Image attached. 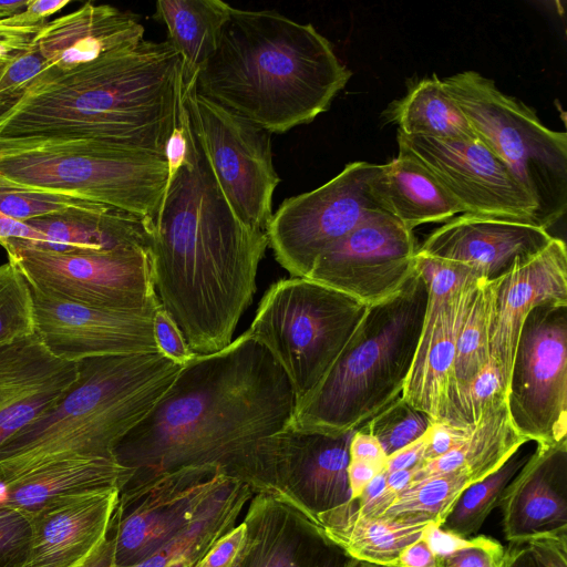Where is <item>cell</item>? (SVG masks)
I'll return each instance as SVG.
<instances>
[{
  "label": "cell",
  "instance_id": "obj_1",
  "mask_svg": "<svg viewBox=\"0 0 567 567\" xmlns=\"http://www.w3.org/2000/svg\"><path fill=\"white\" fill-rule=\"evenodd\" d=\"M295 408L287 374L244 332L225 349L184 364L113 455L132 471L126 484L202 465L219 466L230 476L240 452L286 429Z\"/></svg>",
  "mask_w": 567,
  "mask_h": 567
},
{
  "label": "cell",
  "instance_id": "obj_2",
  "mask_svg": "<svg viewBox=\"0 0 567 567\" xmlns=\"http://www.w3.org/2000/svg\"><path fill=\"white\" fill-rule=\"evenodd\" d=\"M267 247L266 231L234 214L194 140L166 189L150 247L155 295L193 353L233 342Z\"/></svg>",
  "mask_w": 567,
  "mask_h": 567
},
{
  "label": "cell",
  "instance_id": "obj_3",
  "mask_svg": "<svg viewBox=\"0 0 567 567\" xmlns=\"http://www.w3.org/2000/svg\"><path fill=\"white\" fill-rule=\"evenodd\" d=\"M181 97L177 52L144 39L72 69L47 65L0 96V138L92 140L165 156Z\"/></svg>",
  "mask_w": 567,
  "mask_h": 567
},
{
  "label": "cell",
  "instance_id": "obj_4",
  "mask_svg": "<svg viewBox=\"0 0 567 567\" xmlns=\"http://www.w3.org/2000/svg\"><path fill=\"white\" fill-rule=\"evenodd\" d=\"M351 75L312 24L271 10L233 8L195 87L268 133L280 134L329 110Z\"/></svg>",
  "mask_w": 567,
  "mask_h": 567
},
{
  "label": "cell",
  "instance_id": "obj_5",
  "mask_svg": "<svg viewBox=\"0 0 567 567\" xmlns=\"http://www.w3.org/2000/svg\"><path fill=\"white\" fill-rule=\"evenodd\" d=\"M78 367L63 398L0 446V482L62 460L114 457L183 368L159 351L89 358Z\"/></svg>",
  "mask_w": 567,
  "mask_h": 567
},
{
  "label": "cell",
  "instance_id": "obj_6",
  "mask_svg": "<svg viewBox=\"0 0 567 567\" xmlns=\"http://www.w3.org/2000/svg\"><path fill=\"white\" fill-rule=\"evenodd\" d=\"M427 287L416 271L393 297L368 307L360 324L290 427L340 435L361 427L401 396L417 347Z\"/></svg>",
  "mask_w": 567,
  "mask_h": 567
},
{
  "label": "cell",
  "instance_id": "obj_7",
  "mask_svg": "<svg viewBox=\"0 0 567 567\" xmlns=\"http://www.w3.org/2000/svg\"><path fill=\"white\" fill-rule=\"evenodd\" d=\"M165 156L92 140L0 138V188L113 206L154 226L167 185Z\"/></svg>",
  "mask_w": 567,
  "mask_h": 567
},
{
  "label": "cell",
  "instance_id": "obj_8",
  "mask_svg": "<svg viewBox=\"0 0 567 567\" xmlns=\"http://www.w3.org/2000/svg\"><path fill=\"white\" fill-rule=\"evenodd\" d=\"M441 81L475 135L536 203L533 224L548 229L567 210V134L546 127L533 109L475 71Z\"/></svg>",
  "mask_w": 567,
  "mask_h": 567
},
{
  "label": "cell",
  "instance_id": "obj_9",
  "mask_svg": "<svg viewBox=\"0 0 567 567\" xmlns=\"http://www.w3.org/2000/svg\"><path fill=\"white\" fill-rule=\"evenodd\" d=\"M367 310L348 295L292 277L268 289L245 333L281 367L298 406L324 378Z\"/></svg>",
  "mask_w": 567,
  "mask_h": 567
},
{
  "label": "cell",
  "instance_id": "obj_10",
  "mask_svg": "<svg viewBox=\"0 0 567 567\" xmlns=\"http://www.w3.org/2000/svg\"><path fill=\"white\" fill-rule=\"evenodd\" d=\"M182 97L194 140L229 207L245 226L266 231L280 183L270 133L200 95L195 84H182Z\"/></svg>",
  "mask_w": 567,
  "mask_h": 567
},
{
  "label": "cell",
  "instance_id": "obj_11",
  "mask_svg": "<svg viewBox=\"0 0 567 567\" xmlns=\"http://www.w3.org/2000/svg\"><path fill=\"white\" fill-rule=\"evenodd\" d=\"M30 287L48 297L89 307L142 311L155 309L150 250L54 251L20 239L0 240Z\"/></svg>",
  "mask_w": 567,
  "mask_h": 567
},
{
  "label": "cell",
  "instance_id": "obj_12",
  "mask_svg": "<svg viewBox=\"0 0 567 567\" xmlns=\"http://www.w3.org/2000/svg\"><path fill=\"white\" fill-rule=\"evenodd\" d=\"M354 431L331 436L288 425L250 443L245 463L251 491L275 497L318 522L319 515L352 499L348 465Z\"/></svg>",
  "mask_w": 567,
  "mask_h": 567
},
{
  "label": "cell",
  "instance_id": "obj_13",
  "mask_svg": "<svg viewBox=\"0 0 567 567\" xmlns=\"http://www.w3.org/2000/svg\"><path fill=\"white\" fill-rule=\"evenodd\" d=\"M506 405L513 425L528 442L567 441V302H544L525 319Z\"/></svg>",
  "mask_w": 567,
  "mask_h": 567
},
{
  "label": "cell",
  "instance_id": "obj_14",
  "mask_svg": "<svg viewBox=\"0 0 567 567\" xmlns=\"http://www.w3.org/2000/svg\"><path fill=\"white\" fill-rule=\"evenodd\" d=\"M381 165L352 162L318 188L285 199L266 229L276 260L306 278L316 260L371 215L383 212L372 192Z\"/></svg>",
  "mask_w": 567,
  "mask_h": 567
},
{
  "label": "cell",
  "instance_id": "obj_15",
  "mask_svg": "<svg viewBox=\"0 0 567 567\" xmlns=\"http://www.w3.org/2000/svg\"><path fill=\"white\" fill-rule=\"evenodd\" d=\"M230 476L216 465L187 466L126 484L110 523L115 567H131L187 525Z\"/></svg>",
  "mask_w": 567,
  "mask_h": 567
},
{
  "label": "cell",
  "instance_id": "obj_16",
  "mask_svg": "<svg viewBox=\"0 0 567 567\" xmlns=\"http://www.w3.org/2000/svg\"><path fill=\"white\" fill-rule=\"evenodd\" d=\"M415 269L427 287V303L413 363L401 398L443 422L454 382L457 336L477 284L464 268L416 254Z\"/></svg>",
  "mask_w": 567,
  "mask_h": 567
},
{
  "label": "cell",
  "instance_id": "obj_17",
  "mask_svg": "<svg viewBox=\"0 0 567 567\" xmlns=\"http://www.w3.org/2000/svg\"><path fill=\"white\" fill-rule=\"evenodd\" d=\"M417 248L413 230L378 212L323 252L306 278L370 307L406 285Z\"/></svg>",
  "mask_w": 567,
  "mask_h": 567
},
{
  "label": "cell",
  "instance_id": "obj_18",
  "mask_svg": "<svg viewBox=\"0 0 567 567\" xmlns=\"http://www.w3.org/2000/svg\"><path fill=\"white\" fill-rule=\"evenodd\" d=\"M398 144L434 176L463 214L533 224L536 203L478 137L443 140L398 132Z\"/></svg>",
  "mask_w": 567,
  "mask_h": 567
},
{
  "label": "cell",
  "instance_id": "obj_19",
  "mask_svg": "<svg viewBox=\"0 0 567 567\" xmlns=\"http://www.w3.org/2000/svg\"><path fill=\"white\" fill-rule=\"evenodd\" d=\"M35 333L55 357L84 359L158 351L155 309L109 310L48 297L32 289Z\"/></svg>",
  "mask_w": 567,
  "mask_h": 567
},
{
  "label": "cell",
  "instance_id": "obj_20",
  "mask_svg": "<svg viewBox=\"0 0 567 567\" xmlns=\"http://www.w3.org/2000/svg\"><path fill=\"white\" fill-rule=\"evenodd\" d=\"M551 239L547 229L527 221L461 214L433 230L417 252L462 266L476 278L491 281Z\"/></svg>",
  "mask_w": 567,
  "mask_h": 567
},
{
  "label": "cell",
  "instance_id": "obj_21",
  "mask_svg": "<svg viewBox=\"0 0 567 567\" xmlns=\"http://www.w3.org/2000/svg\"><path fill=\"white\" fill-rule=\"evenodd\" d=\"M491 359L508 385L520 329L529 312L544 302H567V251L564 240L553 237L538 252L517 259L505 274L491 280Z\"/></svg>",
  "mask_w": 567,
  "mask_h": 567
},
{
  "label": "cell",
  "instance_id": "obj_22",
  "mask_svg": "<svg viewBox=\"0 0 567 567\" xmlns=\"http://www.w3.org/2000/svg\"><path fill=\"white\" fill-rule=\"evenodd\" d=\"M78 373V362L52 354L37 333L0 344V446L54 406Z\"/></svg>",
  "mask_w": 567,
  "mask_h": 567
},
{
  "label": "cell",
  "instance_id": "obj_23",
  "mask_svg": "<svg viewBox=\"0 0 567 567\" xmlns=\"http://www.w3.org/2000/svg\"><path fill=\"white\" fill-rule=\"evenodd\" d=\"M249 533L243 567H348L352 557L295 507L255 494L244 517Z\"/></svg>",
  "mask_w": 567,
  "mask_h": 567
},
{
  "label": "cell",
  "instance_id": "obj_24",
  "mask_svg": "<svg viewBox=\"0 0 567 567\" xmlns=\"http://www.w3.org/2000/svg\"><path fill=\"white\" fill-rule=\"evenodd\" d=\"M499 506L509 543L567 534V441L537 444Z\"/></svg>",
  "mask_w": 567,
  "mask_h": 567
},
{
  "label": "cell",
  "instance_id": "obj_25",
  "mask_svg": "<svg viewBox=\"0 0 567 567\" xmlns=\"http://www.w3.org/2000/svg\"><path fill=\"white\" fill-rule=\"evenodd\" d=\"M118 493L60 498L29 513L31 545L23 567H81L106 538Z\"/></svg>",
  "mask_w": 567,
  "mask_h": 567
},
{
  "label": "cell",
  "instance_id": "obj_26",
  "mask_svg": "<svg viewBox=\"0 0 567 567\" xmlns=\"http://www.w3.org/2000/svg\"><path fill=\"white\" fill-rule=\"evenodd\" d=\"M136 14L111 4L85 2L79 9L48 21L31 44L48 65L68 70L110 51L144 40Z\"/></svg>",
  "mask_w": 567,
  "mask_h": 567
},
{
  "label": "cell",
  "instance_id": "obj_27",
  "mask_svg": "<svg viewBox=\"0 0 567 567\" xmlns=\"http://www.w3.org/2000/svg\"><path fill=\"white\" fill-rule=\"evenodd\" d=\"M131 477L114 457L62 460L0 482V506L29 514L55 499L121 491Z\"/></svg>",
  "mask_w": 567,
  "mask_h": 567
},
{
  "label": "cell",
  "instance_id": "obj_28",
  "mask_svg": "<svg viewBox=\"0 0 567 567\" xmlns=\"http://www.w3.org/2000/svg\"><path fill=\"white\" fill-rule=\"evenodd\" d=\"M25 223L44 236L42 245L32 246L40 249L150 250L152 244L153 225L150 219L109 205L94 212L47 216Z\"/></svg>",
  "mask_w": 567,
  "mask_h": 567
},
{
  "label": "cell",
  "instance_id": "obj_29",
  "mask_svg": "<svg viewBox=\"0 0 567 567\" xmlns=\"http://www.w3.org/2000/svg\"><path fill=\"white\" fill-rule=\"evenodd\" d=\"M371 186L380 208L411 230L463 214L461 206L434 176L403 151L381 165Z\"/></svg>",
  "mask_w": 567,
  "mask_h": 567
},
{
  "label": "cell",
  "instance_id": "obj_30",
  "mask_svg": "<svg viewBox=\"0 0 567 567\" xmlns=\"http://www.w3.org/2000/svg\"><path fill=\"white\" fill-rule=\"evenodd\" d=\"M252 496L248 485L228 477L187 525L131 567H194L220 536L237 525Z\"/></svg>",
  "mask_w": 567,
  "mask_h": 567
},
{
  "label": "cell",
  "instance_id": "obj_31",
  "mask_svg": "<svg viewBox=\"0 0 567 567\" xmlns=\"http://www.w3.org/2000/svg\"><path fill=\"white\" fill-rule=\"evenodd\" d=\"M233 7L220 0H159L154 18L167 28V41L181 59L183 87L195 84L216 52Z\"/></svg>",
  "mask_w": 567,
  "mask_h": 567
},
{
  "label": "cell",
  "instance_id": "obj_32",
  "mask_svg": "<svg viewBox=\"0 0 567 567\" xmlns=\"http://www.w3.org/2000/svg\"><path fill=\"white\" fill-rule=\"evenodd\" d=\"M327 536L352 558L396 567L402 549L422 537L427 524H400L362 514L355 499L318 516Z\"/></svg>",
  "mask_w": 567,
  "mask_h": 567
},
{
  "label": "cell",
  "instance_id": "obj_33",
  "mask_svg": "<svg viewBox=\"0 0 567 567\" xmlns=\"http://www.w3.org/2000/svg\"><path fill=\"white\" fill-rule=\"evenodd\" d=\"M527 442L513 425L504 403L472 427L454 449L414 467L411 484L460 470L481 481Z\"/></svg>",
  "mask_w": 567,
  "mask_h": 567
},
{
  "label": "cell",
  "instance_id": "obj_34",
  "mask_svg": "<svg viewBox=\"0 0 567 567\" xmlns=\"http://www.w3.org/2000/svg\"><path fill=\"white\" fill-rule=\"evenodd\" d=\"M399 133L443 140L477 138L467 118L446 94L436 74L425 78L389 107Z\"/></svg>",
  "mask_w": 567,
  "mask_h": 567
},
{
  "label": "cell",
  "instance_id": "obj_35",
  "mask_svg": "<svg viewBox=\"0 0 567 567\" xmlns=\"http://www.w3.org/2000/svg\"><path fill=\"white\" fill-rule=\"evenodd\" d=\"M475 478L465 471L432 476L409 485L379 515L400 524L442 525L460 494Z\"/></svg>",
  "mask_w": 567,
  "mask_h": 567
},
{
  "label": "cell",
  "instance_id": "obj_36",
  "mask_svg": "<svg viewBox=\"0 0 567 567\" xmlns=\"http://www.w3.org/2000/svg\"><path fill=\"white\" fill-rule=\"evenodd\" d=\"M523 446L495 472L463 489L441 527L465 538L477 533L489 513L499 506L508 484L528 460L530 454L524 453Z\"/></svg>",
  "mask_w": 567,
  "mask_h": 567
},
{
  "label": "cell",
  "instance_id": "obj_37",
  "mask_svg": "<svg viewBox=\"0 0 567 567\" xmlns=\"http://www.w3.org/2000/svg\"><path fill=\"white\" fill-rule=\"evenodd\" d=\"M492 311L491 281L481 280L473 292L457 336L454 382L451 389L472 380L491 360Z\"/></svg>",
  "mask_w": 567,
  "mask_h": 567
},
{
  "label": "cell",
  "instance_id": "obj_38",
  "mask_svg": "<svg viewBox=\"0 0 567 567\" xmlns=\"http://www.w3.org/2000/svg\"><path fill=\"white\" fill-rule=\"evenodd\" d=\"M506 393L502 371L491 359L472 380L450 390L443 422L472 429L506 403Z\"/></svg>",
  "mask_w": 567,
  "mask_h": 567
},
{
  "label": "cell",
  "instance_id": "obj_39",
  "mask_svg": "<svg viewBox=\"0 0 567 567\" xmlns=\"http://www.w3.org/2000/svg\"><path fill=\"white\" fill-rule=\"evenodd\" d=\"M35 333L32 291L23 274L10 261L0 265V344Z\"/></svg>",
  "mask_w": 567,
  "mask_h": 567
},
{
  "label": "cell",
  "instance_id": "obj_40",
  "mask_svg": "<svg viewBox=\"0 0 567 567\" xmlns=\"http://www.w3.org/2000/svg\"><path fill=\"white\" fill-rule=\"evenodd\" d=\"M431 419L401 396L367 421L360 429L373 435L386 456L421 439Z\"/></svg>",
  "mask_w": 567,
  "mask_h": 567
},
{
  "label": "cell",
  "instance_id": "obj_41",
  "mask_svg": "<svg viewBox=\"0 0 567 567\" xmlns=\"http://www.w3.org/2000/svg\"><path fill=\"white\" fill-rule=\"evenodd\" d=\"M103 206V204L64 195L0 188V213L21 221L47 216L89 213Z\"/></svg>",
  "mask_w": 567,
  "mask_h": 567
},
{
  "label": "cell",
  "instance_id": "obj_42",
  "mask_svg": "<svg viewBox=\"0 0 567 567\" xmlns=\"http://www.w3.org/2000/svg\"><path fill=\"white\" fill-rule=\"evenodd\" d=\"M501 567H567V534L509 543Z\"/></svg>",
  "mask_w": 567,
  "mask_h": 567
},
{
  "label": "cell",
  "instance_id": "obj_43",
  "mask_svg": "<svg viewBox=\"0 0 567 567\" xmlns=\"http://www.w3.org/2000/svg\"><path fill=\"white\" fill-rule=\"evenodd\" d=\"M31 524L28 514L0 506V567H23L30 551Z\"/></svg>",
  "mask_w": 567,
  "mask_h": 567
},
{
  "label": "cell",
  "instance_id": "obj_44",
  "mask_svg": "<svg viewBox=\"0 0 567 567\" xmlns=\"http://www.w3.org/2000/svg\"><path fill=\"white\" fill-rule=\"evenodd\" d=\"M47 22L31 14L27 9L0 21V70L29 48L35 34Z\"/></svg>",
  "mask_w": 567,
  "mask_h": 567
},
{
  "label": "cell",
  "instance_id": "obj_45",
  "mask_svg": "<svg viewBox=\"0 0 567 567\" xmlns=\"http://www.w3.org/2000/svg\"><path fill=\"white\" fill-rule=\"evenodd\" d=\"M249 533L243 520L220 536L194 567H243Z\"/></svg>",
  "mask_w": 567,
  "mask_h": 567
},
{
  "label": "cell",
  "instance_id": "obj_46",
  "mask_svg": "<svg viewBox=\"0 0 567 567\" xmlns=\"http://www.w3.org/2000/svg\"><path fill=\"white\" fill-rule=\"evenodd\" d=\"M47 65V61L30 43L27 50L10 60L0 70V96L11 95L22 90Z\"/></svg>",
  "mask_w": 567,
  "mask_h": 567
},
{
  "label": "cell",
  "instance_id": "obj_47",
  "mask_svg": "<svg viewBox=\"0 0 567 567\" xmlns=\"http://www.w3.org/2000/svg\"><path fill=\"white\" fill-rule=\"evenodd\" d=\"M505 548L492 537L478 535L472 545L439 560L440 567H501Z\"/></svg>",
  "mask_w": 567,
  "mask_h": 567
},
{
  "label": "cell",
  "instance_id": "obj_48",
  "mask_svg": "<svg viewBox=\"0 0 567 567\" xmlns=\"http://www.w3.org/2000/svg\"><path fill=\"white\" fill-rule=\"evenodd\" d=\"M153 324L157 349L164 355L182 365L196 355L189 349L181 330L161 303L155 310Z\"/></svg>",
  "mask_w": 567,
  "mask_h": 567
},
{
  "label": "cell",
  "instance_id": "obj_49",
  "mask_svg": "<svg viewBox=\"0 0 567 567\" xmlns=\"http://www.w3.org/2000/svg\"><path fill=\"white\" fill-rule=\"evenodd\" d=\"M471 429L456 427L444 422H432L425 436L423 462L440 457L458 445Z\"/></svg>",
  "mask_w": 567,
  "mask_h": 567
},
{
  "label": "cell",
  "instance_id": "obj_50",
  "mask_svg": "<svg viewBox=\"0 0 567 567\" xmlns=\"http://www.w3.org/2000/svg\"><path fill=\"white\" fill-rule=\"evenodd\" d=\"M422 538L439 560L472 545L474 542V537H462L433 522L425 526Z\"/></svg>",
  "mask_w": 567,
  "mask_h": 567
},
{
  "label": "cell",
  "instance_id": "obj_51",
  "mask_svg": "<svg viewBox=\"0 0 567 567\" xmlns=\"http://www.w3.org/2000/svg\"><path fill=\"white\" fill-rule=\"evenodd\" d=\"M350 460L365 461L386 468L388 456L379 441L362 429H357L349 445Z\"/></svg>",
  "mask_w": 567,
  "mask_h": 567
},
{
  "label": "cell",
  "instance_id": "obj_52",
  "mask_svg": "<svg viewBox=\"0 0 567 567\" xmlns=\"http://www.w3.org/2000/svg\"><path fill=\"white\" fill-rule=\"evenodd\" d=\"M425 442L424 434L421 439L388 456L386 472L413 470L420 465L423 462Z\"/></svg>",
  "mask_w": 567,
  "mask_h": 567
},
{
  "label": "cell",
  "instance_id": "obj_53",
  "mask_svg": "<svg viewBox=\"0 0 567 567\" xmlns=\"http://www.w3.org/2000/svg\"><path fill=\"white\" fill-rule=\"evenodd\" d=\"M385 470V467L374 463L350 460L348 465V480L352 499L358 498L372 478Z\"/></svg>",
  "mask_w": 567,
  "mask_h": 567
},
{
  "label": "cell",
  "instance_id": "obj_54",
  "mask_svg": "<svg viewBox=\"0 0 567 567\" xmlns=\"http://www.w3.org/2000/svg\"><path fill=\"white\" fill-rule=\"evenodd\" d=\"M396 567H440L439 559L421 537L402 549Z\"/></svg>",
  "mask_w": 567,
  "mask_h": 567
},
{
  "label": "cell",
  "instance_id": "obj_55",
  "mask_svg": "<svg viewBox=\"0 0 567 567\" xmlns=\"http://www.w3.org/2000/svg\"><path fill=\"white\" fill-rule=\"evenodd\" d=\"M81 567H115V540L110 529L104 542Z\"/></svg>",
  "mask_w": 567,
  "mask_h": 567
},
{
  "label": "cell",
  "instance_id": "obj_56",
  "mask_svg": "<svg viewBox=\"0 0 567 567\" xmlns=\"http://www.w3.org/2000/svg\"><path fill=\"white\" fill-rule=\"evenodd\" d=\"M69 3L70 0H31L27 10L40 19L48 20Z\"/></svg>",
  "mask_w": 567,
  "mask_h": 567
},
{
  "label": "cell",
  "instance_id": "obj_57",
  "mask_svg": "<svg viewBox=\"0 0 567 567\" xmlns=\"http://www.w3.org/2000/svg\"><path fill=\"white\" fill-rule=\"evenodd\" d=\"M412 481V470L386 472V492L394 497L403 492Z\"/></svg>",
  "mask_w": 567,
  "mask_h": 567
},
{
  "label": "cell",
  "instance_id": "obj_58",
  "mask_svg": "<svg viewBox=\"0 0 567 567\" xmlns=\"http://www.w3.org/2000/svg\"><path fill=\"white\" fill-rule=\"evenodd\" d=\"M31 0L0 1V21L27 9Z\"/></svg>",
  "mask_w": 567,
  "mask_h": 567
},
{
  "label": "cell",
  "instance_id": "obj_59",
  "mask_svg": "<svg viewBox=\"0 0 567 567\" xmlns=\"http://www.w3.org/2000/svg\"><path fill=\"white\" fill-rule=\"evenodd\" d=\"M348 567H384V566H380V565H375V564H372V563H368V561H363V560H358V559L353 558Z\"/></svg>",
  "mask_w": 567,
  "mask_h": 567
}]
</instances>
